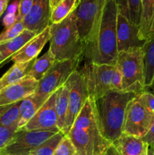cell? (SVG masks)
<instances>
[{
    "label": "cell",
    "mask_w": 154,
    "mask_h": 155,
    "mask_svg": "<svg viewBox=\"0 0 154 155\" xmlns=\"http://www.w3.org/2000/svg\"><path fill=\"white\" fill-rule=\"evenodd\" d=\"M118 6L115 0H106L99 21L84 45L85 63L116 65L118 57L116 22Z\"/></svg>",
    "instance_id": "obj_1"
},
{
    "label": "cell",
    "mask_w": 154,
    "mask_h": 155,
    "mask_svg": "<svg viewBox=\"0 0 154 155\" xmlns=\"http://www.w3.org/2000/svg\"><path fill=\"white\" fill-rule=\"evenodd\" d=\"M66 136L73 144L77 155H103L112 145L104 137L96 101L91 97L85 101Z\"/></svg>",
    "instance_id": "obj_2"
},
{
    "label": "cell",
    "mask_w": 154,
    "mask_h": 155,
    "mask_svg": "<svg viewBox=\"0 0 154 155\" xmlns=\"http://www.w3.org/2000/svg\"><path fill=\"white\" fill-rule=\"evenodd\" d=\"M137 95L123 91L110 92L95 101L104 136L112 144L123 133L127 106Z\"/></svg>",
    "instance_id": "obj_3"
},
{
    "label": "cell",
    "mask_w": 154,
    "mask_h": 155,
    "mask_svg": "<svg viewBox=\"0 0 154 155\" xmlns=\"http://www.w3.org/2000/svg\"><path fill=\"white\" fill-rule=\"evenodd\" d=\"M49 51L56 61L82 58L84 43L79 35L75 11L60 22L50 24Z\"/></svg>",
    "instance_id": "obj_4"
},
{
    "label": "cell",
    "mask_w": 154,
    "mask_h": 155,
    "mask_svg": "<svg viewBox=\"0 0 154 155\" xmlns=\"http://www.w3.org/2000/svg\"><path fill=\"white\" fill-rule=\"evenodd\" d=\"M82 72L85 75L89 97L96 101L110 92H121L122 76L116 65L85 63Z\"/></svg>",
    "instance_id": "obj_5"
},
{
    "label": "cell",
    "mask_w": 154,
    "mask_h": 155,
    "mask_svg": "<svg viewBox=\"0 0 154 155\" xmlns=\"http://www.w3.org/2000/svg\"><path fill=\"white\" fill-rule=\"evenodd\" d=\"M116 66L122 76L123 92L138 95L146 91L144 86L142 48H131L118 53Z\"/></svg>",
    "instance_id": "obj_6"
},
{
    "label": "cell",
    "mask_w": 154,
    "mask_h": 155,
    "mask_svg": "<svg viewBox=\"0 0 154 155\" xmlns=\"http://www.w3.org/2000/svg\"><path fill=\"white\" fill-rule=\"evenodd\" d=\"M82 58L57 61L38 82L34 93L31 95L34 101L42 107V104L54 92L65 84L69 76L76 71Z\"/></svg>",
    "instance_id": "obj_7"
},
{
    "label": "cell",
    "mask_w": 154,
    "mask_h": 155,
    "mask_svg": "<svg viewBox=\"0 0 154 155\" xmlns=\"http://www.w3.org/2000/svg\"><path fill=\"white\" fill-rule=\"evenodd\" d=\"M65 85L69 89V109L63 130V134L66 136L88 98L89 92L85 77L82 71H74L67 79Z\"/></svg>",
    "instance_id": "obj_8"
},
{
    "label": "cell",
    "mask_w": 154,
    "mask_h": 155,
    "mask_svg": "<svg viewBox=\"0 0 154 155\" xmlns=\"http://www.w3.org/2000/svg\"><path fill=\"white\" fill-rule=\"evenodd\" d=\"M60 131L18 130L11 140L0 150V155H28L33 149Z\"/></svg>",
    "instance_id": "obj_9"
},
{
    "label": "cell",
    "mask_w": 154,
    "mask_h": 155,
    "mask_svg": "<svg viewBox=\"0 0 154 155\" xmlns=\"http://www.w3.org/2000/svg\"><path fill=\"white\" fill-rule=\"evenodd\" d=\"M106 0H80L75 10L79 35L85 45L102 14Z\"/></svg>",
    "instance_id": "obj_10"
},
{
    "label": "cell",
    "mask_w": 154,
    "mask_h": 155,
    "mask_svg": "<svg viewBox=\"0 0 154 155\" xmlns=\"http://www.w3.org/2000/svg\"><path fill=\"white\" fill-rule=\"evenodd\" d=\"M153 121V117L142 105L136 96L127 106L122 133L143 138Z\"/></svg>",
    "instance_id": "obj_11"
},
{
    "label": "cell",
    "mask_w": 154,
    "mask_h": 155,
    "mask_svg": "<svg viewBox=\"0 0 154 155\" xmlns=\"http://www.w3.org/2000/svg\"><path fill=\"white\" fill-rule=\"evenodd\" d=\"M57 92L52 94L38 110L33 118L18 130H55L60 131L57 128V117L55 110Z\"/></svg>",
    "instance_id": "obj_12"
},
{
    "label": "cell",
    "mask_w": 154,
    "mask_h": 155,
    "mask_svg": "<svg viewBox=\"0 0 154 155\" xmlns=\"http://www.w3.org/2000/svg\"><path fill=\"white\" fill-rule=\"evenodd\" d=\"M117 51H127L134 48H142L146 40L139 37V26L131 23L128 18L118 12L116 22Z\"/></svg>",
    "instance_id": "obj_13"
},
{
    "label": "cell",
    "mask_w": 154,
    "mask_h": 155,
    "mask_svg": "<svg viewBox=\"0 0 154 155\" xmlns=\"http://www.w3.org/2000/svg\"><path fill=\"white\" fill-rule=\"evenodd\" d=\"M51 0H33L27 15L23 19L25 29L39 34L50 25Z\"/></svg>",
    "instance_id": "obj_14"
},
{
    "label": "cell",
    "mask_w": 154,
    "mask_h": 155,
    "mask_svg": "<svg viewBox=\"0 0 154 155\" xmlns=\"http://www.w3.org/2000/svg\"><path fill=\"white\" fill-rule=\"evenodd\" d=\"M38 81L28 75L17 83L0 90V107L20 102L33 95L37 87Z\"/></svg>",
    "instance_id": "obj_15"
},
{
    "label": "cell",
    "mask_w": 154,
    "mask_h": 155,
    "mask_svg": "<svg viewBox=\"0 0 154 155\" xmlns=\"http://www.w3.org/2000/svg\"><path fill=\"white\" fill-rule=\"evenodd\" d=\"M51 38L50 25L43 31L36 35L34 38L27 42L15 55L11 58V61L14 63H27L36 59L38 54Z\"/></svg>",
    "instance_id": "obj_16"
},
{
    "label": "cell",
    "mask_w": 154,
    "mask_h": 155,
    "mask_svg": "<svg viewBox=\"0 0 154 155\" xmlns=\"http://www.w3.org/2000/svg\"><path fill=\"white\" fill-rule=\"evenodd\" d=\"M38 35L35 32L25 29L16 38L0 42V68L11 61L26 44Z\"/></svg>",
    "instance_id": "obj_17"
},
{
    "label": "cell",
    "mask_w": 154,
    "mask_h": 155,
    "mask_svg": "<svg viewBox=\"0 0 154 155\" xmlns=\"http://www.w3.org/2000/svg\"><path fill=\"white\" fill-rule=\"evenodd\" d=\"M113 144L120 155H142L148 151V145L142 138L125 133H122Z\"/></svg>",
    "instance_id": "obj_18"
},
{
    "label": "cell",
    "mask_w": 154,
    "mask_h": 155,
    "mask_svg": "<svg viewBox=\"0 0 154 155\" xmlns=\"http://www.w3.org/2000/svg\"><path fill=\"white\" fill-rule=\"evenodd\" d=\"M36 60V59H35ZM35 60L27 63H14L13 66L0 77V90L22 80L28 75Z\"/></svg>",
    "instance_id": "obj_19"
},
{
    "label": "cell",
    "mask_w": 154,
    "mask_h": 155,
    "mask_svg": "<svg viewBox=\"0 0 154 155\" xmlns=\"http://www.w3.org/2000/svg\"><path fill=\"white\" fill-rule=\"evenodd\" d=\"M143 74L146 89L149 88L154 77V38L147 39L142 47Z\"/></svg>",
    "instance_id": "obj_20"
},
{
    "label": "cell",
    "mask_w": 154,
    "mask_h": 155,
    "mask_svg": "<svg viewBox=\"0 0 154 155\" xmlns=\"http://www.w3.org/2000/svg\"><path fill=\"white\" fill-rule=\"evenodd\" d=\"M68 109H69V89L64 84L57 90L55 104V110L57 117V128L63 133Z\"/></svg>",
    "instance_id": "obj_21"
},
{
    "label": "cell",
    "mask_w": 154,
    "mask_h": 155,
    "mask_svg": "<svg viewBox=\"0 0 154 155\" xmlns=\"http://www.w3.org/2000/svg\"><path fill=\"white\" fill-rule=\"evenodd\" d=\"M154 16V0H141V13L139 24V37L146 40Z\"/></svg>",
    "instance_id": "obj_22"
},
{
    "label": "cell",
    "mask_w": 154,
    "mask_h": 155,
    "mask_svg": "<svg viewBox=\"0 0 154 155\" xmlns=\"http://www.w3.org/2000/svg\"><path fill=\"white\" fill-rule=\"evenodd\" d=\"M56 62L57 61L51 54V51L48 50L43 55L35 60L28 76L39 82L43 78L44 76L54 66Z\"/></svg>",
    "instance_id": "obj_23"
},
{
    "label": "cell",
    "mask_w": 154,
    "mask_h": 155,
    "mask_svg": "<svg viewBox=\"0 0 154 155\" xmlns=\"http://www.w3.org/2000/svg\"><path fill=\"white\" fill-rule=\"evenodd\" d=\"M119 13L131 23L139 26L141 13V0H115Z\"/></svg>",
    "instance_id": "obj_24"
},
{
    "label": "cell",
    "mask_w": 154,
    "mask_h": 155,
    "mask_svg": "<svg viewBox=\"0 0 154 155\" xmlns=\"http://www.w3.org/2000/svg\"><path fill=\"white\" fill-rule=\"evenodd\" d=\"M80 0H61L51 11L50 24H57L76 9Z\"/></svg>",
    "instance_id": "obj_25"
},
{
    "label": "cell",
    "mask_w": 154,
    "mask_h": 155,
    "mask_svg": "<svg viewBox=\"0 0 154 155\" xmlns=\"http://www.w3.org/2000/svg\"><path fill=\"white\" fill-rule=\"evenodd\" d=\"M40 107L31 95L22 100L20 104V117L18 124V130L23 128L34 117Z\"/></svg>",
    "instance_id": "obj_26"
},
{
    "label": "cell",
    "mask_w": 154,
    "mask_h": 155,
    "mask_svg": "<svg viewBox=\"0 0 154 155\" xmlns=\"http://www.w3.org/2000/svg\"><path fill=\"white\" fill-rule=\"evenodd\" d=\"M65 135L58 132L33 149L28 155H53Z\"/></svg>",
    "instance_id": "obj_27"
},
{
    "label": "cell",
    "mask_w": 154,
    "mask_h": 155,
    "mask_svg": "<svg viewBox=\"0 0 154 155\" xmlns=\"http://www.w3.org/2000/svg\"><path fill=\"white\" fill-rule=\"evenodd\" d=\"M20 102L11 104L0 117V127L10 128L18 126L20 117Z\"/></svg>",
    "instance_id": "obj_28"
},
{
    "label": "cell",
    "mask_w": 154,
    "mask_h": 155,
    "mask_svg": "<svg viewBox=\"0 0 154 155\" xmlns=\"http://www.w3.org/2000/svg\"><path fill=\"white\" fill-rule=\"evenodd\" d=\"M25 30L23 21H17L14 25L9 28L5 29L0 33V42L11 40L19 36Z\"/></svg>",
    "instance_id": "obj_29"
},
{
    "label": "cell",
    "mask_w": 154,
    "mask_h": 155,
    "mask_svg": "<svg viewBox=\"0 0 154 155\" xmlns=\"http://www.w3.org/2000/svg\"><path fill=\"white\" fill-rule=\"evenodd\" d=\"M76 151L73 144L67 136H64L57 145L53 155H75Z\"/></svg>",
    "instance_id": "obj_30"
},
{
    "label": "cell",
    "mask_w": 154,
    "mask_h": 155,
    "mask_svg": "<svg viewBox=\"0 0 154 155\" xmlns=\"http://www.w3.org/2000/svg\"><path fill=\"white\" fill-rule=\"evenodd\" d=\"M137 98L154 117V94L146 90L138 94Z\"/></svg>",
    "instance_id": "obj_31"
},
{
    "label": "cell",
    "mask_w": 154,
    "mask_h": 155,
    "mask_svg": "<svg viewBox=\"0 0 154 155\" xmlns=\"http://www.w3.org/2000/svg\"><path fill=\"white\" fill-rule=\"evenodd\" d=\"M18 126L6 128L0 127V150L4 148L14 137L16 132L18 131Z\"/></svg>",
    "instance_id": "obj_32"
},
{
    "label": "cell",
    "mask_w": 154,
    "mask_h": 155,
    "mask_svg": "<svg viewBox=\"0 0 154 155\" xmlns=\"http://www.w3.org/2000/svg\"><path fill=\"white\" fill-rule=\"evenodd\" d=\"M33 2V0H20L18 12V21H23L24 17L27 15L30 11Z\"/></svg>",
    "instance_id": "obj_33"
},
{
    "label": "cell",
    "mask_w": 154,
    "mask_h": 155,
    "mask_svg": "<svg viewBox=\"0 0 154 155\" xmlns=\"http://www.w3.org/2000/svg\"><path fill=\"white\" fill-rule=\"evenodd\" d=\"M18 21V15L17 14L7 13L2 19V24L5 29L9 28Z\"/></svg>",
    "instance_id": "obj_34"
},
{
    "label": "cell",
    "mask_w": 154,
    "mask_h": 155,
    "mask_svg": "<svg viewBox=\"0 0 154 155\" xmlns=\"http://www.w3.org/2000/svg\"><path fill=\"white\" fill-rule=\"evenodd\" d=\"M143 142L148 145V147L151 146L154 144V121L151 125L150 128L149 129L146 134L142 138Z\"/></svg>",
    "instance_id": "obj_35"
},
{
    "label": "cell",
    "mask_w": 154,
    "mask_h": 155,
    "mask_svg": "<svg viewBox=\"0 0 154 155\" xmlns=\"http://www.w3.org/2000/svg\"><path fill=\"white\" fill-rule=\"evenodd\" d=\"M19 2L20 0H14L13 2L8 7L7 13L17 14V15H18V8H19Z\"/></svg>",
    "instance_id": "obj_36"
},
{
    "label": "cell",
    "mask_w": 154,
    "mask_h": 155,
    "mask_svg": "<svg viewBox=\"0 0 154 155\" xmlns=\"http://www.w3.org/2000/svg\"><path fill=\"white\" fill-rule=\"evenodd\" d=\"M103 155H120V154L119 153L118 150L116 149L115 145L113 144H112Z\"/></svg>",
    "instance_id": "obj_37"
},
{
    "label": "cell",
    "mask_w": 154,
    "mask_h": 155,
    "mask_svg": "<svg viewBox=\"0 0 154 155\" xmlns=\"http://www.w3.org/2000/svg\"><path fill=\"white\" fill-rule=\"evenodd\" d=\"M10 0H0V17L3 15L5 11L8 8V5Z\"/></svg>",
    "instance_id": "obj_38"
},
{
    "label": "cell",
    "mask_w": 154,
    "mask_h": 155,
    "mask_svg": "<svg viewBox=\"0 0 154 155\" xmlns=\"http://www.w3.org/2000/svg\"><path fill=\"white\" fill-rule=\"evenodd\" d=\"M152 38H154V16H153V19H152V24H151L150 30H149V34H148L146 40L149 39H152Z\"/></svg>",
    "instance_id": "obj_39"
},
{
    "label": "cell",
    "mask_w": 154,
    "mask_h": 155,
    "mask_svg": "<svg viewBox=\"0 0 154 155\" xmlns=\"http://www.w3.org/2000/svg\"><path fill=\"white\" fill-rule=\"evenodd\" d=\"M11 105V104H10V105H7V106H4V107H0V117H2V115L3 114L5 113V112L6 111V110H8V109L10 107V106Z\"/></svg>",
    "instance_id": "obj_40"
},
{
    "label": "cell",
    "mask_w": 154,
    "mask_h": 155,
    "mask_svg": "<svg viewBox=\"0 0 154 155\" xmlns=\"http://www.w3.org/2000/svg\"><path fill=\"white\" fill-rule=\"evenodd\" d=\"M147 155H154V144L148 147Z\"/></svg>",
    "instance_id": "obj_41"
},
{
    "label": "cell",
    "mask_w": 154,
    "mask_h": 155,
    "mask_svg": "<svg viewBox=\"0 0 154 155\" xmlns=\"http://www.w3.org/2000/svg\"><path fill=\"white\" fill-rule=\"evenodd\" d=\"M61 0H51V8H54L57 4H58Z\"/></svg>",
    "instance_id": "obj_42"
},
{
    "label": "cell",
    "mask_w": 154,
    "mask_h": 155,
    "mask_svg": "<svg viewBox=\"0 0 154 155\" xmlns=\"http://www.w3.org/2000/svg\"><path fill=\"white\" fill-rule=\"evenodd\" d=\"M149 88H152V89L153 90V94H154V77H153V80H152V84H151V86Z\"/></svg>",
    "instance_id": "obj_43"
},
{
    "label": "cell",
    "mask_w": 154,
    "mask_h": 155,
    "mask_svg": "<svg viewBox=\"0 0 154 155\" xmlns=\"http://www.w3.org/2000/svg\"><path fill=\"white\" fill-rule=\"evenodd\" d=\"M142 155H147V152L145 153V154H142Z\"/></svg>",
    "instance_id": "obj_44"
},
{
    "label": "cell",
    "mask_w": 154,
    "mask_h": 155,
    "mask_svg": "<svg viewBox=\"0 0 154 155\" xmlns=\"http://www.w3.org/2000/svg\"><path fill=\"white\" fill-rule=\"evenodd\" d=\"M75 155H77V154H75Z\"/></svg>",
    "instance_id": "obj_45"
}]
</instances>
